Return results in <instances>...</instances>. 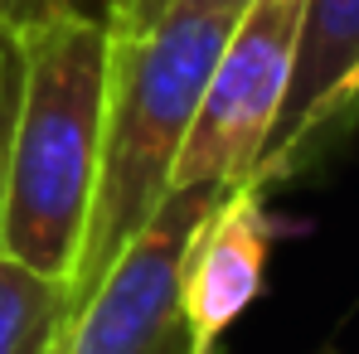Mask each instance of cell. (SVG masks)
I'll list each match as a JSON object with an SVG mask.
<instances>
[{
    "instance_id": "6da1fadb",
    "label": "cell",
    "mask_w": 359,
    "mask_h": 354,
    "mask_svg": "<svg viewBox=\"0 0 359 354\" xmlns=\"http://www.w3.org/2000/svg\"><path fill=\"white\" fill-rule=\"evenodd\" d=\"M15 44L20 93L10 121L5 257L73 282L97 184L112 29L49 10L29 25H15Z\"/></svg>"
},
{
    "instance_id": "7a4b0ae2",
    "label": "cell",
    "mask_w": 359,
    "mask_h": 354,
    "mask_svg": "<svg viewBox=\"0 0 359 354\" xmlns=\"http://www.w3.org/2000/svg\"><path fill=\"white\" fill-rule=\"evenodd\" d=\"M229 25L233 15L204 5H165L141 29H112L102 151L83 252L68 282L73 301L117 262V252L175 189L180 146Z\"/></svg>"
},
{
    "instance_id": "3957f363",
    "label": "cell",
    "mask_w": 359,
    "mask_h": 354,
    "mask_svg": "<svg viewBox=\"0 0 359 354\" xmlns=\"http://www.w3.org/2000/svg\"><path fill=\"white\" fill-rule=\"evenodd\" d=\"M306 0H248L209 63L175 165L180 184H243L292 88Z\"/></svg>"
},
{
    "instance_id": "277c9868",
    "label": "cell",
    "mask_w": 359,
    "mask_h": 354,
    "mask_svg": "<svg viewBox=\"0 0 359 354\" xmlns=\"http://www.w3.org/2000/svg\"><path fill=\"white\" fill-rule=\"evenodd\" d=\"M229 184H180L117 262L73 301L49 354H209L180 301V257Z\"/></svg>"
},
{
    "instance_id": "5b68a950",
    "label": "cell",
    "mask_w": 359,
    "mask_h": 354,
    "mask_svg": "<svg viewBox=\"0 0 359 354\" xmlns=\"http://www.w3.org/2000/svg\"><path fill=\"white\" fill-rule=\"evenodd\" d=\"M359 107V0H306L292 88L267 131L248 184L267 189L316 151V141Z\"/></svg>"
},
{
    "instance_id": "8992f818",
    "label": "cell",
    "mask_w": 359,
    "mask_h": 354,
    "mask_svg": "<svg viewBox=\"0 0 359 354\" xmlns=\"http://www.w3.org/2000/svg\"><path fill=\"white\" fill-rule=\"evenodd\" d=\"M272 252V214L262 209L257 184H229L209 214L194 224L180 257V301L189 330L204 350L224 340V330L257 301Z\"/></svg>"
},
{
    "instance_id": "52a82bcc",
    "label": "cell",
    "mask_w": 359,
    "mask_h": 354,
    "mask_svg": "<svg viewBox=\"0 0 359 354\" xmlns=\"http://www.w3.org/2000/svg\"><path fill=\"white\" fill-rule=\"evenodd\" d=\"M68 311V282L44 277L0 252V354H49Z\"/></svg>"
},
{
    "instance_id": "ba28073f",
    "label": "cell",
    "mask_w": 359,
    "mask_h": 354,
    "mask_svg": "<svg viewBox=\"0 0 359 354\" xmlns=\"http://www.w3.org/2000/svg\"><path fill=\"white\" fill-rule=\"evenodd\" d=\"M15 93H20V44H15V25L0 20V252H5V179H10V121H15Z\"/></svg>"
},
{
    "instance_id": "9c48e42d",
    "label": "cell",
    "mask_w": 359,
    "mask_h": 354,
    "mask_svg": "<svg viewBox=\"0 0 359 354\" xmlns=\"http://www.w3.org/2000/svg\"><path fill=\"white\" fill-rule=\"evenodd\" d=\"M49 10H68V15H83V20H97L107 29H121L126 15L136 10V0H44Z\"/></svg>"
},
{
    "instance_id": "30bf717a",
    "label": "cell",
    "mask_w": 359,
    "mask_h": 354,
    "mask_svg": "<svg viewBox=\"0 0 359 354\" xmlns=\"http://www.w3.org/2000/svg\"><path fill=\"white\" fill-rule=\"evenodd\" d=\"M39 15H49L44 0H0V20H5V25H29V20H39Z\"/></svg>"
},
{
    "instance_id": "8fae6325",
    "label": "cell",
    "mask_w": 359,
    "mask_h": 354,
    "mask_svg": "<svg viewBox=\"0 0 359 354\" xmlns=\"http://www.w3.org/2000/svg\"><path fill=\"white\" fill-rule=\"evenodd\" d=\"M165 5H170V0H136V10L126 15V25H121V29H141V25H151Z\"/></svg>"
},
{
    "instance_id": "7c38bea8",
    "label": "cell",
    "mask_w": 359,
    "mask_h": 354,
    "mask_svg": "<svg viewBox=\"0 0 359 354\" xmlns=\"http://www.w3.org/2000/svg\"><path fill=\"white\" fill-rule=\"evenodd\" d=\"M170 5H204V10H219V15H238L248 0H170Z\"/></svg>"
},
{
    "instance_id": "4fadbf2b",
    "label": "cell",
    "mask_w": 359,
    "mask_h": 354,
    "mask_svg": "<svg viewBox=\"0 0 359 354\" xmlns=\"http://www.w3.org/2000/svg\"><path fill=\"white\" fill-rule=\"evenodd\" d=\"M325 354H335V350H325Z\"/></svg>"
}]
</instances>
